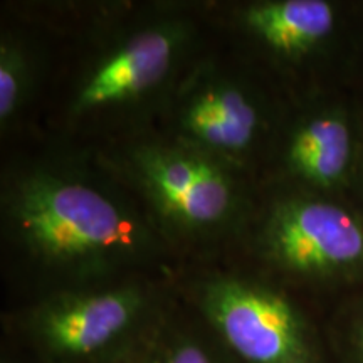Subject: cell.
Returning a JSON list of instances; mask_svg holds the SVG:
<instances>
[{
    "mask_svg": "<svg viewBox=\"0 0 363 363\" xmlns=\"http://www.w3.org/2000/svg\"><path fill=\"white\" fill-rule=\"evenodd\" d=\"M9 238L38 269L74 288L143 262L155 234L123 195L65 167H34L2 197Z\"/></svg>",
    "mask_w": 363,
    "mask_h": 363,
    "instance_id": "1",
    "label": "cell"
},
{
    "mask_svg": "<svg viewBox=\"0 0 363 363\" xmlns=\"http://www.w3.org/2000/svg\"><path fill=\"white\" fill-rule=\"evenodd\" d=\"M155 303L140 284L62 289L27 316V333L49 363H120L142 357L155 335Z\"/></svg>",
    "mask_w": 363,
    "mask_h": 363,
    "instance_id": "2",
    "label": "cell"
},
{
    "mask_svg": "<svg viewBox=\"0 0 363 363\" xmlns=\"http://www.w3.org/2000/svg\"><path fill=\"white\" fill-rule=\"evenodd\" d=\"M135 182L158 220L172 230L207 235L225 229L240 211L229 167L182 143H145L130 155Z\"/></svg>",
    "mask_w": 363,
    "mask_h": 363,
    "instance_id": "3",
    "label": "cell"
},
{
    "mask_svg": "<svg viewBox=\"0 0 363 363\" xmlns=\"http://www.w3.org/2000/svg\"><path fill=\"white\" fill-rule=\"evenodd\" d=\"M197 305L224 347L242 363H315L303 316L264 283L217 276L201 284Z\"/></svg>",
    "mask_w": 363,
    "mask_h": 363,
    "instance_id": "4",
    "label": "cell"
},
{
    "mask_svg": "<svg viewBox=\"0 0 363 363\" xmlns=\"http://www.w3.org/2000/svg\"><path fill=\"white\" fill-rule=\"evenodd\" d=\"M187 40V27L174 21L152 22L118 39L76 83L69 115L86 118L145 101L174 74Z\"/></svg>",
    "mask_w": 363,
    "mask_h": 363,
    "instance_id": "5",
    "label": "cell"
},
{
    "mask_svg": "<svg viewBox=\"0 0 363 363\" xmlns=\"http://www.w3.org/2000/svg\"><path fill=\"white\" fill-rule=\"evenodd\" d=\"M259 249L266 261L289 274H347L363 267V225L331 202L286 199L262 224Z\"/></svg>",
    "mask_w": 363,
    "mask_h": 363,
    "instance_id": "6",
    "label": "cell"
},
{
    "mask_svg": "<svg viewBox=\"0 0 363 363\" xmlns=\"http://www.w3.org/2000/svg\"><path fill=\"white\" fill-rule=\"evenodd\" d=\"M174 121L179 143L230 167L261 142L264 108L246 86L206 72L182 91Z\"/></svg>",
    "mask_w": 363,
    "mask_h": 363,
    "instance_id": "7",
    "label": "cell"
},
{
    "mask_svg": "<svg viewBox=\"0 0 363 363\" xmlns=\"http://www.w3.org/2000/svg\"><path fill=\"white\" fill-rule=\"evenodd\" d=\"M240 26L281 56H301L328 38L335 11L323 0H266L240 11Z\"/></svg>",
    "mask_w": 363,
    "mask_h": 363,
    "instance_id": "8",
    "label": "cell"
},
{
    "mask_svg": "<svg viewBox=\"0 0 363 363\" xmlns=\"http://www.w3.org/2000/svg\"><path fill=\"white\" fill-rule=\"evenodd\" d=\"M350 160V126L337 113H321L303 121L293 131L286 150L291 174L321 189L342 184Z\"/></svg>",
    "mask_w": 363,
    "mask_h": 363,
    "instance_id": "9",
    "label": "cell"
},
{
    "mask_svg": "<svg viewBox=\"0 0 363 363\" xmlns=\"http://www.w3.org/2000/svg\"><path fill=\"white\" fill-rule=\"evenodd\" d=\"M33 84V59L11 34L0 40V125L6 128L22 110Z\"/></svg>",
    "mask_w": 363,
    "mask_h": 363,
    "instance_id": "10",
    "label": "cell"
},
{
    "mask_svg": "<svg viewBox=\"0 0 363 363\" xmlns=\"http://www.w3.org/2000/svg\"><path fill=\"white\" fill-rule=\"evenodd\" d=\"M140 363H220L216 353L190 335H158L140 357Z\"/></svg>",
    "mask_w": 363,
    "mask_h": 363,
    "instance_id": "11",
    "label": "cell"
},
{
    "mask_svg": "<svg viewBox=\"0 0 363 363\" xmlns=\"http://www.w3.org/2000/svg\"><path fill=\"white\" fill-rule=\"evenodd\" d=\"M358 353H360V360L363 363V323H362L360 333H358Z\"/></svg>",
    "mask_w": 363,
    "mask_h": 363,
    "instance_id": "12",
    "label": "cell"
},
{
    "mask_svg": "<svg viewBox=\"0 0 363 363\" xmlns=\"http://www.w3.org/2000/svg\"><path fill=\"white\" fill-rule=\"evenodd\" d=\"M143 353H145V352H143ZM133 363H140V358H136V360H135Z\"/></svg>",
    "mask_w": 363,
    "mask_h": 363,
    "instance_id": "13",
    "label": "cell"
},
{
    "mask_svg": "<svg viewBox=\"0 0 363 363\" xmlns=\"http://www.w3.org/2000/svg\"><path fill=\"white\" fill-rule=\"evenodd\" d=\"M2 363H12V362H7V360H4V362H2Z\"/></svg>",
    "mask_w": 363,
    "mask_h": 363,
    "instance_id": "14",
    "label": "cell"
}]
</instances>
